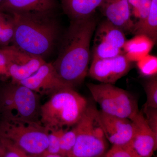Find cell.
Listing matches in <instances>:
<instances>
[{"label": "cell", "instance_id": "obj_16", "mask_svg": "<svg viewBox=\"0 0 157 157\" xmlns=\"http://www.w3.org/2000/svg\"><path fill=\"white\" fill-rule=\"evenodd\" d=\"M103 0H61L62 8L71 20L87 18L94 15Z\"/></svg>", "mask_w": 157, "mask_h": 157}, {"label": "cell", "instance_id": "obj_19", "mask_svg": "<svg viewBox=\"0 0 157 157\" xmlns=\"http://www.w3.org/2000/svg\"><path fill=\"white\" fill-rule=\"evenodd\" d=\"M77 131L75 126L72 129H65L62 133L60 140L59 155L69 157L76 143Z\"/></svg>", "mask_w": 157, "mask_h": 157}, {"label": "cell", "instance_id": "obj_8", "mask_svg": "<svg viewBox=\"0 0 157 157\" xmlns=\"http://www.w3.org/2000/svg\"><path fill=\"white\" fill-rule=\"evenodd\" d=\"M92 59L113 57L124 53L125 34L107 19L100 23L95 29Z\"/></svg>", "mask_w": 157, "mask_h": 157}, {"label": "cell", "instance_id": "obj_15", "mask_svg": "<svg viewBox=\"0 0 157 157\" xmlns=\"http://www.w3.org/2000/svg\"><path fill=\"white\" fill-rule=\"evenodd\" d=\"M55 0H3L0 2V11L53 12Z\"/></svg>", "mask_w": 157, "mask_h": 157}, {"label": "cell", "instance_id": "obj_17", "mask_svg": "<svg viewBox=\"0 0 157 157\" xmlns=\"http://www.w3.org/2000/svg\"><path fill=\"white\" fill-rule=\"evenodd\" d=\"M155 45L152 40L147 36L136 35L130 40H126L122 50L129 61L137 62L149 54Z\"/></svg>", "mask_w": 157, "mask_h": 157}, {"label": "cell", "instance_id": "obj_28", "mask_svg": "<svg viewBox=\"0 0 157 157\" xmlns=\"http://www.w3.org/2000/svg\"><path fill=\"white\" fill-rule=\"evenodd\" d=\"M132 10L139 8L147 0H128Z\"/></svg>", "mask_w": 157, "mask_h": 157}, {"label": "cell", "instance_id": "obj_31", "mask_svg": "<svg viewBox=\"0 0 157 157\" xmlns=\"http://www.w3.org/2000/svg\"><path fill=\"white\" fill-rule=\"evenodd\" d=\"M3 153H4V150L2 145L1 143V140H0V157H3Z\"/></svg>", "mask_w": 157, "mask_h": 157}, {"label": "cell", "instance_id": "obj_12", "mask_svg": "<svg viewBox=\"0 0 157 157\" xmlns=\"http://www.w3.org/2000/svg\"><path fill=\"white\" fill-rule=\"evenodd\" d=\"M18 83L29 88L39 95L51 96L59 90L71 87L62 80L52 63L46 62L33 75Z\"/></svg>", "mask_w": 157, "mask_h": 157}, {"label": "cell", "instance_id": "obj_20", "mask_svg": "<svg viewBox=\"0 0 157 157\" xmlns=\"http://www.w3.org/2000/svg\"><path fill=\"white\" fill-rule=\"evenodd\" d=\"M137 67L141 75L147 77L157 76V57L148 54L137 62Z\"/></svg>", "mask_w": 157, "mask_h": 157}, {"label": "cell", "instance_id": "obj_22", "mask_svg": "<svg viewBox=\"0 0 157 157\" xmlns=\"http://www.w3.org/2000/svg\"><path fill=\"white\" fill-rule=\"evenodd\" d=\"M144 90L147 100L144 107L157 108V76L150 77L145 82Z\"/></svg>", "mask_w": 157, "mask_h": 157}, {"label": "cell", "instance_id": "obj_35", "mask_svg": "<svg viewBox=\"0 0 157 157\" xmlns=\"http://www.w3.org/2000/svg\"><path fill=\"white\" fill-rule=\"evenodd\" d=\"M104 156H103L102 157H104Z\"/></svg>", "mask_w": 157, "mask_h": 157}, {"label": "cell", "instance_id": "obj_3", "mask_svg": "<svg viewBox=\"0 0 157 157\" xmlns=\"http://www.w3.org/2000/svg\"><path fill=\"white\" fill-rule=\"evenodd\" d=\"M88 105L86 99L74 88H65L41 105L40 121L49 132L74 126L81 119Z\"/></svg>", "mask_w": 157, "mask_h": 157}, {"label": "cell", "instance_id": "obj_33", "mask_svg": "<svg viewBox=\"0 0 157 157\" xmlns=\"http://www.w3.org/2000/svg\"><path fill=\"white\" fill-rule=\"evenodd\" d=\"M3 0H0V2H2V1Z\"/></svg>", "mask_w": 157, "mask_h": 157}, {"label": "cell", "instance_id": "obj_29", "mask_svg": "<svg viewBox=\"0 0 157 157\" xmlns=\"http://www.w3.org/2000/svg\"><path fill=\"white\" fill-rule=\"evenodd\" d=\"M32 157H64L59 155L51 154L46 151L44 152L41 154L36 156H31Z\"/></svg>", "mask_w": 157, "mask_h": 157}, {"label": "cell", "instance_id": "obj_5", "mask_svg": "<svg viewBox=\"0 0 157 157\" xmlns=\"http://www.w3.org/2000/svg\"><path fill=\"white\" fill-rule=\"evenodd\" d=\"M39 95L16 82L0 86V117L25 120L40 121Z\"/></svg>", "mask_w": 157, "mask_h": 157}, {"label": "cell", "instance_id": "obj_9", "mask_svg": "<svg viewBox=\"0 0 157 157\" xmlns=\"http://www.w3.org/2000/svg\"><path fill=\"white\" fill-rule=\"evenodd\" d=\"M8 59L11 82L18 83L30 77L45 63L44 59L21 50L13 45L3 47Z\"/></svg>", "mask_w": 157, "mask_h": 157}, {"label": "cell", "instance_id": "obj_34", "mask_svg": "<svg viewBox=\"0 0 157 157\" xmlns=\"http://www.w3.org/2000/svg\"><path fill=\"white\" fill-rule=\"evenodd\" d=\"M28 157H31V156L29 155Z\"/></svg>", "mask_w": 157, "mask_h": 157}, {"label": "cell", "instance_id": "obj_13", "mask_svg": "<svg viewBox=\"0 0 157 157\" xmlns=\"http://www.w3.org/2000/svg\"><path fill=\"white\" fill-rule=\"evenodd\" d=\"M134 134L130 144L141 157H151L157 148V134L149 126L142 111L132 119Z\"/></svg>", "mask_w": 157, "mask_h": 157}, {"label": "cell", "instance_id": "obj_1", "mask_svg": "<svg viewBox=\"0 0 157 157\" xmlns=\"http://www.w3.org/2000/svg\"><path fill=\"white\" fill-rule=\"evenodd\" d=\"M96 29L93 15L71 20L58 56L52 63L62 80L73 88L81 84L87 75L90 44Z\"/></svg>", "mask_w": 157, "mask_h": 157}, {"label": "cell", "instance_id": "obj_2", "mask_svg": "<svg viewBox=\"0 0 157 157\" xmlns=\"http://www.w3.org/2000/svg\"><path fill=\"white\" fill-rule=\"evenodd\" d=\"M53 12H6L14 24L12 45L34 56L44 57L53 50L59 33Z\"/></svg>", "mask_w": 157, "mask_h": 157}, {"label": "cell", "instance_id": "obj_6", "mask_svg": "<svg viewBox=\"0 0 157 157\" xmlns=\"http://www.w3.org/2000/svg\"><path fill=\"white\" fill-rule=\"evenodd\" d=\"M97 109L92 104L75 126L76 143L69 157H102L108 147L107 140L96 118Z\"/></svg>", "mask_w": 157, "mask_h": 157}, {"label": "cell", "instance_id": "obj_27", "mask_svg": "<svg viewBox=\"0 0 157 157\" xmlns=\"http://www.w3.org/2000/svg\"><path fill=\"white\" fill-rule=\"evenodd\" d=\"M8 59L4 48H0V80L5 81L10 78Z\"/></svg>", "mask_w": 157, "mask_h": 157}, {"label": "cell", "instance_id": "obj_14", "mask_svg": "<svg viewBox=\"0 0 157 157\" xmlns=\"http://www.w3.org/2000/svg\"><path fill=\"white\" fill-rule=\"evenodd\" d=\"M99 8L106 19L125 34L132 33L135 22L128 0H103Z\"/></svg>", "mask_w": 157, "mask_h": 157}, {"label": "cell", "instance_id": "obj_32", "mask_svg": "<svg viewBox=\"0 0 157 157\" xmlns=\"http://www.w3.org/2000/svg\"><path fill=\"white\" fill-rule=\"evenodd\" d=\"M132 155H133V157H140V156H139V155L137 154L135 151L134 150L133 148L132 147Z\"/></svg>", "mask_w": 157, "mask_h": 157}, {"label": "cell", "instance_id": "obj_30", "mask_svg": "<svg viewBox=\"0 0 157 157\" xmlns=\"http://www.w3.org/2000/svg\"><path fill=\"white\" fill-rule=\"evenodd\" d=\"M4 18H5V14L3 12L0 11V38H1V32H2V27Z\"/></svg>", "mask_w": 157, "mask_h": 157}, {"label": "cell", "instance_id": "obj_18", "mask_svg": "<svg viewBox=\"0 0 157 157\" xmlns=\"http://www.w3.org/2000/svg\"><path fill=\"white\" fill-rule=\"evenodd\" d=\"M132 33L148 37L155 44L157 40V0H152L148 15L144 19L135 23Z\"/></svg>", "mask_w": 157, "mask_h": 157}, {"label": "cell", "instance_id": "obj_10", "mask_svg": "<svg viewBox=\"0 0 157 157\" xmlns=\"http://www.w3.org/2000/svg\"><path fill=\"white\" fill-rule=\"evenodd\" d=\"M132 63L124 53L113 57L93 59L88 74L101 83L113 84L128 73Z\"/></svg>", "mask_w": 157, "mask_h": 157}, {"label": "cell", "instance_id": "obj_26", "mask_svg": "<svg viewBox=\"0 0 157 157\" xmlns=\"http://www.w3.org/2000/svg\"><path fill=\"white\" fill-rule=\"evenodd\" d=\"M142 112L149 126L157 134V108L144 107Z\"/></svg>", "mask_w": 157, "mask_h": 157}, {"label": "cell", "instance_id": "obj_25", "mask_svg": "<svg viewBox=\"0 0 157 157\" xmlns=\"http://www.w3.org/2000/svg\"><path fill=\"white\" fill-rule=\"evenodd\" d=\"M105 157H133L132 147L130 144L123 146L113 145L105 154Z\"/></svg>", "mask_w": 157, "mask_h": 157}, {"label": "cell", "instance_id": "obj_21", "mask_svg": "<svg viewBox=\"0 0 157 157\" xmlns=\"http://www.w3.org/2000/svg\"><path fill=\"white\" fill-rule=\"evenodd\" d=\"M4 14L5 18L0 38L1 48L9 46L10 43H12L14 34V24L11 16L7 13Z\"/></svg>", "mask_w": 157, "mask_h": 157}, {"label": "cell", "instance_id": "obj_4", "mask_svg": "<svg viewBox=\"0 0 157 157\" xmlns=\"http://www.w3.org/2000/svg\"><path fill=\"white\" fill-rule=\"evenodd\" d=\"M48 133L40 121L0 117V138L9 140L29 155L46 151Z\"/></svg>", "mask_w": 157, "mask_h": 157}, {"label": "cell", "instance_id": "obj_24", "mask_svg": "<svg viewBox=\"0 0 157 157\" xmlns=\"http://www.w3.org/2000/svg\"><path fill=\"white\" fill-rule=\"evenodd\" d=\"M4 153L3 157H28L27 154L9 140L0 138Z\"/></svg>", "mask_w": 157, "mask_h": 157}, {"label": "cell", "instance_id": "obj_7", "mask_svg": "<svg viewBox=\"0 0 157 157\" xmlns=\"http://www.w3.org/2000/svg\"><path fill=\"white\" fill-rule=\"evenodd\" d=\"M87 86L104 113L131 120L139 112L137 100L126 90L110 83H89Z\"/></svg>", "mask_w": 157, "mask_h": 157}, {"label": "cell", "instance_id": "obj_11", "mask_svg": "<svg viewBox=\"0 0 157 157\" xmlns=\"http://www.w3.org/2000/svg\"><path fill=\"white\" fill-rule=\"evenodd\" d=\"M96 118L107 140L113 145L123 146L131 142L134 134L132 121L109 115L98 109Z\"/></svg>", "mask_w": 157, "mask_h": 157}, {"label": "cell", "instance_id": "obj_23", "mask_svg": "<svg viewBox=\"0 0 157 157\" xmlns=\"http://www.w3.org/2000/svg\"><path fill=\"white\" fill-rule=\"evenodd\" d=\"M65 129L50 131L48 135V146L46 152L51 154L59 155L60 140Z\"/></svg>", "mask_w": 157, "mask_h": 157}]
</instances>
